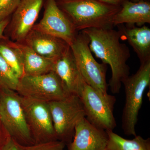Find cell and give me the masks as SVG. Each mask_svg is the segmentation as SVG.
Instances as JSON below:
<instances>
[{
	"mask_svg": "<svg viewBox=\"0 0 150 150\" xmlns=\"http://www.w3.org/2000/svg\"><path fill=\"white\" fill-rule=\"evenodd\" d=\"M90 39L83 31L77 34L70 46L81 74L86 83L103 94H108L106 74L107 66L99 64L92 54Z\"/></svg>",
	"mask_w": 150,
	"mask_h": 150,
	"instance_id": "cell-5",
	"label": "cell"
},
{
	"mask_svg": "<svg viewBox=\"0 0 150 150\" xmlns=\"http://www.w3.org/2000/svg\"><path fill=\"white\" fill-rule=\"evenodd\" d=\"M16 43L21 54L24 75L36 76L52 71L54 60L40 56L25 44Z\"/></svg>",
	"mask_w": 150,
	"mask_h": 150,
	"instance_id": "cell-17",
	"label": "cell"
},
{
	"mask_svg": "<svg viewBox=\"0 0 150 150\" xmlns=\"http://www.w3.org/2000/svg\"><path fill=\"white\" fill-rule=\"evenodd\" d=\"M108 141L106 150H150V138L136 136L133 139H124L113 131H106Z\"/></svg>",
	"mask_w": 150,
	"mask_h": 150,
	"instance_id": "cell-18",
	"label": "cell"
},
{
	"mask_svg": "<svg viewBox=\"0 0 150 150\" xmlns=\"http://www.w3.org/2000/svg\"><path fill=\"white\" fill-rule=\"evenodd\" d=\"M61 3L76 30L90 28H112L115 15L121 6L111 5L98 0H78Z\"/></svg>",
	"mask_w": 150,
	"mask_h": 150,
	"instance_id": "cell-2",
	"label": "cell"
},
{
	"mask_svg": "<svg viewBox=\"0 0 150 150\" xmlns=\"http://www.w3.org/2000/svg\"><path fill=\"white\" fill-rule=\"evenodd\" d=\"M79 97L89 122L105 131H113L116 128L113 114L116 101L114 96L103 94L86 83Z\"/></svg>",
	"mask_w": 150,
	"mask_h": 150,
	"instance_id": "cell-7",
	"label": "cell"
},
{
	"mask_svg": "<svg viewBox=\"0 0 150 150\" xmlns=\"http://www.w3.org/2000/svg\"><path fill=\"white\" fill-rule=\"evenodd\" d=\"M21 101L35 144L58 140L48 103L20 96Z\"/></svg>",
	"mask_w": 150,
	"mask_h": 150,
	"instance_id": "cell-9",
	"label": "cell"
},
{
	"mask_svg": "<svg viewBox=\"0 0 150 150\" xmlns=\"http://www.w3.org/2000/svg\"><path fill=\"white\" fill-rule=\"evenodd\" d=\"M73 138L68 150H106V131L94 126L86 117L76 125Z\"/></svg>",
	"mask_w": 150,
	"mask_h": 150,
	"instance_id": "cell-12",
	"label": "cell"
},
{
	"mask_svg": "<svg viewBox=\"0 0 150 150\" xmlns=\"http://www.w3.org/2000/svg\"><path fill=\"white\" fill-rule=\"evenodd\" d=\"M81 31L89 38L91 52L110 66L111 76L108 86L112 93H119L122 82L130 74L127 62L131 56L128 46L120 41L121 32L112 28H90Z\"/></svg>",
	"mask_w": 150,
	"mask_h": 150,
	"instance_id": "cell-1",
	"label": "cell"
},
{
	"mask_svg": "<svg viewBox=\"0 0 150 150\" xmlns=\"http://www.w3.org/2000/svg\"><path fill=\"white\" fill-rule=\"evenodd\" d=\"M98 1L108 4L121 6L123 2L126 0H98Z\"/></svg>",
	"mask_w": 150,
	"mask_h": 150,
	"instance_id": "cell-24",
	"label": "cell"
},
{
	"mask_svg": "<svg viewBox=\"0 0 150 150\" xmlns=\"http://www.w3.org/2000/svg\"><path fill=\"white\" fill-rule=\"evenodd\" d=\"M0 54L20 79L24 75L23 63L21 51L16 43L0 44Z\"/></svg>",
	"mask_w": 150,
	"mask_h": 150,
	"instance_id": "cell-19",
	"label": "cell"
},
{
	"mask_svg": "<svg viewBox=\"0 0 150 150\" xmlns=\"http://www.w3.org/2000/svg\"><path fill=\"white\" fill-rule=\"evenodd\" d=\"M8 20L7 19L0 21V38L2 37L3 33L8 24Z\"/></svg>",
	"mask_w": 150,
	"mask_h": 150,
	"instance_id": "cell-25",
	"label": "cell"
},
{
	"mask_svg": "<svg viewBox=\"0 0 150 150\" xmlns=\"http://www.w3.org/2000/svg\"><path fill=\"white\" fill-rule=\"evenodd\" d=\"M24 147V146L21 144L9 137L3 145L1 150H23Z\"/></svg>",
	"mask_w": 150,
	"mask_h": 150,
	"instance_id": "cell-23",
	"label": "cell"
},
{
	"mask_svg": "<svg viewBox=\"0 0 150 150\" xmlns=\"http://www.w3.org/2000/svg\"><path fill=\"white\" fill-rule=\"evenodd\" d=\"M16 91L23 97L46 103L62 100L71 95L53 71L36 76L23 75Z\"/></svg>",
	"mask_w": 150,
	"mask_h": 150,
	"instance_id": "cell-8",
	"label": "cell"
},
{
	"mask_svg": "<svg viewBox=\"0 0 150 150\" xmlns=\"http://www.w3.org/2000/svg\"><path fill=\"white\" fill-rule=\"evenodd\" d=\"M0 121L9 137L24 146L35 144L16 91L2 88L0 96Z\"/></svg>",
	"mask_w": 150,
	"mask_h": 150,
	"instance_id": "cell-4",
	"label": "cell"
},
{
	"mask_svg": "<svg viewBox=\"0 0 150 150\" xmlns=\"http://www.w3.org/2000/svg\"><path fill=\"white\" fill-rule=\"evenodd\" d=\"M120 11L115 15L113 25L126 24L143 25L150 23V3L142 1L134 2L126 0Z\"/></svg>",
	"mask_w": 150,
	"mask_h": 150,
	"instance_id": "cell-15",
	"label": "cell"
},
{
	"mask_svg": "<svg viewBox=\"0 0 150 150\" xmlns=\"http://www.w3.org/2000/svg\"><path fill=\"white\" fill-rule=\"evenodd\" d=\"M125 91V103L121 116V128L125 135L137 136L136 127L143 96L150 84V60L141 63L137 72L122 82Z\"/></svg>",
	"mask_w": 150,
	"mask_h": 150,
	"instance_id": "cell-3",
	"label": "cell"
},
{
	"mask_svg": "<svg viewBox=\"0 0 150 150\" xmlns=\"http://www.w3.org/2000/svg\"><path fill=\"white\" fill-rule=\"evenodd\" d=\"M142 1H149V0H133V2H139Z\"/></svg>",
	"mask_w": 150,
	"mask_h": 150,
	"instance_id": "cell-27",
	"label": "cell"
},
{
	"mask_svg": "<svg viewBox=\"0 0 150 150\" xmlns=\"http://www.w3.org/2000/svg\"><path fill=\"white\" fill-rule=\"evenodd\" d=\"M25 44L40 56L55 61L69 46L64 40L33 28L25 39Z\"/></svg>",
	"mask_w": 150,
	"mask_h": 150,
	"instance_id": "cell-14",
	"label": "cell"
},
{
	"mask_svg": "<svg viewBox=\"0 0 150 150\" xmlns=\"http://www.w3.org/2000/svg\"><path fill=\"white\" fill-rule=\"evenodd\" d=\"M60 3L69 2L74 1L78 0H58Z\"/></svg>",
	"mask_w": 150,
	"mask_h": 150,
	"instance_id": "cell-26",
	"label": "cell"
},
{
	"mask_svg": "<svg viewBox=\"0 0 150 150\" xmlns=\"http://www.w3.org/2000/svg\"><path fill=\"white\" fill-rule=\"evenodd\" d=\"M19 82V79L0 54V85L2 88L16 91Z\"/></svg>",
	"mask_w": 150,
	"mask_h": 150,
	"instance_id": "cell-20",
	"label": "cell"
},
{
	"mask_svg": "<svg viewBox=\"0 0 150 150\" xmlns=\"http://www.w3.org/2000/svg\"><path fill=\"white\" fill-rule=\"evenodd\" d=\"M52 71L58 76L67 92L79 96L86 83L70 46L54 61Z\"/></svg>",
	"mask_w": 150,
	"mask_h": 150,
	"instance_id": "cell-13",
	"label": "cell"
},
{
	"mask_svg": "<svg viewBox=\"0 0 150 150\" xmlns=\"http://www.w3.org/2000/svg\"><path fill=\"white\" fill-rule=\"evenodd\" d=\"M119 31L136 52L140 63L150 60V28L147 26L126 27L119 25Z\"/></svg>",
	"mask_w": 150,
	"mask_h": 150,
	"instance_id": "cell-16",
	"label": "cell"
},
{
	"mask_svg": "<svg viewBox=\"0 0 150 150\" xmlns=\"http://www.w3.org/2000/svg\"><path fill=\"white\" fill-rule=\"evenodd\" d=\"M43 0H21L13 12L11 36L18 43L24 41L38 18Z\"/></svg>",
	"mask_w": 150,
	"mask_h": 150,
	"instance_id": "cell-11",
	"label": "cell"
},
{
	"mask_svg": "<svg viewBox=\"0 0 150 150\" xmlns=\"http://www.w3.org/2000/svg\"><path fill=\"white\" fill-rule=\"evenodd\" d=\"M57 139L71 142L76 125L86 117L83 104L79 97L71 95L65 99L48 103Z\"/></svg>",
	"mask_w": 150,
	"mask_h": 150,
	"instance_id": "cell-6",
	"label": "cell"
},
{
	"mask_svg": "<svg viewBox=\"0 0 150 150\" xmlns=\"http://www.w3.org/2000/svg\"><path fill=\"white\" fill-rule=\"evenodd\" d=\"M21 0H0V21L6 19L15 11Z\"/></svg>",
	"mask_w": 150,
	"mask_h": 150,
	"instance_id": "cell-22",
	"label": "cell"
},
{
	"mask_svg": "<svg viewBox=\"0 0 150 150\" xmlns=\"http://www.w3.org/2000/svg\"><path fill=\"white\" fill-rule=\"evenodd\" d=\"M66 144L59 140L24 146L23 150H66Z\"/></svg>",
	"mask_w": 150,
	"mask_h": 150,
	"instance_id": "cell-21",
	"label": "cell"
},
{
	"mask_svg": "<svg viewBox=\"0 0 150 150\" xmlns=\"http://www.w3.org/2000/svg\"><path fill=\"white\" fill-rule=\"evenodd\" d=\"M33 28L62 39L69 46L77 35L72 22L56 0L47 1L43 18Z\"/></svg>",
	"mask_w": 150,
	"mask_h": 150,
	"instance_id": "cell-10",
	"label": "cell"
}]
</instances>
